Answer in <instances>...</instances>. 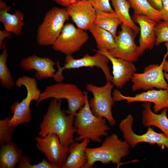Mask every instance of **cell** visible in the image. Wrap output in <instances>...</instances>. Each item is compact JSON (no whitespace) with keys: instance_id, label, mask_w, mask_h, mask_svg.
<instances>
[{"instance_id":"cell-11","label":"cell","mask_w":168,"mask_h":168,"mask_svg":"<svg viewBox=\"0 0 168 168\" xmlns=\"http://www.w3.org/2000/svg\"><path fill=\"white\" fill-rule=\"evenodd\" d=\"M138 33L125 24H121V30L114 38L116 46L108 51L113 56L134 62L144 53L136 44L134 39Z\"/></svg>"},{"instance_id":"cell-18","label":"cell","mask_w":168,"mask_h":168,"mask_svg":"<svg viewBox=\"0 0 168 168\" xmlns=\"http://www.w3.org/2000/svg\"><path fill=\"white\" fill-rule=\"evenodd\" d=\"M133 21L140 26L139 47L143 52L152 49L155 45L156 35L155 27L158 22L149 17L143 15L133 13L131 17Z\"/></svg>"},{"instance_id":"cell-15","label":"cell","mask_w":168,"mask_h":168,"mask_svg":"<svg viewBox=\"0 0 168 168\" xmlns=\"http://www.w3.org/2000/svg\"><path fill=\"white\" fill-rule=\"evenodd\" d=\"M65 8L78 28L85 31L88 30L94 24L96 10L88 0H82Z\"/></svg>"},{"instance_id":"cell-30","label":"cell","mask_w":168,"mask_h":168,"mask_svg":"<svg viewBox=\"0 0 168 168\" xmlns=\"http://www.w3.org/2000/svg\"><path fill=\"white\" fill-rule=\"evenodd\" d=\"M96 11L115 13L111 7L109 0H88Z\"/></svg>"},{"instance_id":"cell-27","label":"cell","mask_w":168,"mask_h":168,"mask_svg":"<svg viewBox=\"0 0 168 168\" xmlns=\"http://www.w3.org/2000/svg\"><path fill=\"white\" fill-rule=\"evenodd\" d=\"M11 117V116H9L0 120V147L12 141L15 127L9 124Z\"/></svg>"},{"instance_id":"cell-32","label":"cell","mask_w":168,"mask_h":168,"mask_svg":"<svg viewBox=\"0 0 168 168\" xmlns=\"http://www.w3.org/2000/svg\"><path fill=\"white\" fill-rule=\"evenodd\" d=\"M162 8L160 13L162 20L168 21V0H162Z\"/></svg>"},{"instance_id":"cell-23","label":"cell","mask_w":168,"mask_h":168,"mask_svg":"<svg viewBox=\"0 0 168 168\" xmlns=\"http://www.w3.org/2000/svg\"><path fill=\"white\" fill-rule=\"evenodd\" d=\"M94 37L98 50L108 51L114 48L116 44L112 35L108 30L94 24L88 30Z\"/></svg>"},{"instance_id":"cell-6","label":"cell","mask_w":168,"mask_h":168,"mask_svg":"<svg viewBox=\"0 0 168 168\" xmlns=\"http://www.w3.org/2000/svg\"><path fill=\"white\" fill-rule=\"evenodd\" d=\"M69 17L65 8L55 7L48 11L38 26L36 37L38 44L42 46L53 45Z\"/></svg>"},{"instance_id":"cell-12","label":"cell","mask_w":168,"mask_h":168,"mask_svg":"<svg viewBox=\"0 0 168 168\" xmlns=\"http://www.w3.org/2000/svg\"><path fill=\"white\" fill-rule=\"evenodd\" d=\"M89 38L85 31L71 23L64 25L61 34L52 45L53 49L66 55H72L79 51Z\"/></svg>"},{"instance_id":"cell-26","label":"cell","mask_w":168,"mask_h":168,"mask_svg":"<svg viewBox=\"0 0 168 168\" xmlns=\"http://www.w3.org/2000/svg\"><path fill=\"white\" fill-rule=\"evenodd\" d=\"M8 56L7 49L5 48L0 55V81L2 87L9 89L15 86V83L7 65Z\"/></svg>"},{"instance_id":"cell-8","label":"cell","mask_w":168,"mask_h":168,"mask_svg":"<svg viewBox=\"0 0 168 168\" xmlns=\"http://www.w3.org/2000/svg\"><path fill=\"white\" fill-rule=\"evenodd\" d=\"M165 45L167 47V52L160 64L149 65L144 68L143 72H135L133 74L131 79L133 91L141 90L147 91L154 88L167 89L168 84L165 80L163 69L164 62L168 55V43H166Z\"/></svg>"},{"instance_id":"cell-10","label":"cell","mask_w":168,"mask_h":168,"mask_svg":"<svg viewBox=\"0 0 168 168\" xmlns=\"http://www.w3.org/2000/svg\"><path fill=\"white\" fill-rule=\"evenodd\" d=\"M134 120L133 116L129 114L120 121L119 125L124 140L132 148H134L138 143L144 142L151 145L156 144L163 148L166 147L168 150V138L164 133H157L151 127H149L145 133L141 135L137 134L133 130Z\"/></svg>"},{"instance_id":"cell-5","label":"cell","mask_w":168,"mask_h":168,"mask_svg":"<svg viewBox=\"0 0 168 168\" xmlns=\"http://www.w3.org/2000/svg\"><path fill=\"white\" fill-rule=\"evenodd\" d=\"M50 98L67 100L68 104V114L75 115L85 104L86 91L83 92L74 84L58 82L45 88L41 93L36 105Z\"/></svg>"},{"instance_id":"cell-14","label":"cell","mask_w":168,"mask_h":168,"mask_svg":"<svg viewBox=\"0 0 168 168\" xmlns=\"http://www.w3.org/2000/svg\"><path fill=\"white\" fill-rule=\"evenodd\" d=\"M114 102L125 100L128 104L139 101L152 102L154 104L153 112L157 113L164 109L168 108V90L152 89L136 94L133 96L123 95L119 91L114 89L112 93Z\"/></svg>"},{"instance_id":"cell-9","label":"cell","mask_w":168,"mask_h":168,"mask_svg":"<svg viewBox=\"0 0 168 168\" xmlns=\"http://www.w3.org/2000/svg\"><path fill=\"white\" fill-rule=\"evenodd\" d=\"M96 54L91 56L86 54L83 57L79 59H75L72 55H66L64 64L63 67L59 65L58 62L57 63L58 69L54 77L57 82H62L64 79L62 75L64 69L77 68L82 67H96L100 68L103 72L107 82H112L113 76L110 73V69L108 66L110 61L105 55L97 51Z\"/></svg>"},{"instance_id":"cell-7","label":"cell","mask_w":168,"mask_h":168,"mask_svg":"<svg viewBox=\"0 0 168 168\" xmlns=\"http://www.w3.org/2000/svg\"><path fill=\"white\" fill-rule=\"evenodd\" d=\"M113 86L112 82H109L102 86L91 83L86 86V90L93 95V97L89 101L92 113L97 117L105 118L112 126L116 124L112 112L114 102L111 93Z\"/></svg>"},{"instance_id":"cell-36","label":"cell","mask_w":168,"mask_h":168,"mask_svg":"<svg viewBox=\"0 0 168 168\" xmlns=\"http://www.w3.org/2000/svg\"><path fill=\"white\" fill-rule=\"evenodd\" d=\"M163 71L168 73V61L166 59L163 65Z\"/></svg>"},{"instance_id":"cell-16","label":"cell","mask_w":168,"mask_h":168,"mask_svg":"<svg viewBox=\"0 0 168 168\" xmlns=\"http://www.w3.org/2000/svg\"><path fill=\"white\" fill-rule=\"evenodd\" d=\"M98 51L106 56L112 63L113 75L112 84L118 88L122 89L137 71L134 63L114 57L107 50Z\"/></svg>"},{"instance_id":"cell-33","label":"cell","mask_w":168,"mask_h":168,"mask_svg":"<svg viewBox=\"0 0 168 168\" xmlns=\"http://www.w3.org/2000/svg\"><path fill=\"white\" fill-rule=\"evenodd\" d=\"M10 32L4 29V30H0V48L3 49L5 48V46L3 43V40L6 38H10L11 35Z\"/></svg>"},{"instance_id":"cell-22","label":"cell","mask_w":168,"mask_h":168,"mask_svg":"<svg viewBox=\"0 0 168 168\" xmlns=\"http://www.w3.org/2000/svg\"><path fill=\"white\" fill-rule=\"evenodd\" d=\"M10 9L9 6L5 9H0V21L3 24L5 30L19 35L22 33V28L24 26L23 22L24 14L19 10L10 14L8 12Z\"/></svg>"},{"instance_id":"cell-24","label":"cell","mask_w":168,"mask_h":168,"mask_svg":"<svg viewBox=\"0 0 168 168\" xmlns=\"http://www.w3.org/2000/svg\"><path fill=\"white\" fill-rule=\"evenodd\" d=\"M116 15L125 24L132 28L138 34L140 31V28L137 26L131 17L129 10L130 4L127 0H110Z\"/></svg>"},{"instance_id":"cell-35","label":"cell","mask_w":168,"mask_h":168,"mask_svg":"<svg viewBox=\"0 0 168 168\" xmlns=\"http://www.w3.org/2000/svg\"><path fill=\"white\" fill-rule=\"evenodd\" d=\"M155 9L161 11L162 8V0H147Z\"/></svg>"},{"instance_id":"cell-34","label":"cell","mask_w":168,"mask_h":168,"mask_svg":"<svg viewBox=\"0 0 168 168\" xmlns=\"http://www.w3.org/2000/svg\"><path fill=\"white\" fill-rule=\"evenodd\" d=\"M82 0H54L57 4L65 7Z\"/></svg>"},{"instance_id":"cell-25","label":"cell","mask_w":168,"mask_h":168,"mask_svg":"<svg viewBox=\"0 0 168 168\" xmlns=\"http://www.w3.org/2000/svg\"><path fill=\"white\" fill-rule=\"evenodd\" d=\"M127 0L134 10L133 13L147 16L158 22L162 20L160 12L153 8L147 0Z\"/></svg>"},{"instance_id":"cell-3","label":"cell","mask_w":168,"mask_h":168,"mask_svg":"<svg viewBox=\"0 0 168 168\" xmlns=\"http://www.w3.org/2000/svg\"><path fill=\"white\" fill-rule=\"evenodd\" d=\"M87 92L86 91L85 104L75 115L74 125L77 129L75 142H80L88 138L94 142L101 143L102 136H107L110 128L105 119L96 117L92 113L89 105Z\"/></svg>"},{"instance_id":"cell-20","label":"cell","mask_w":168,"mask_h":168,"mask_svg":"<svg viewBox=\"0 0 168 168\" xmlns=\"http://www.w3.org/2000/svg\"><path fill=\"white\" fill-rule=\"evenodd\" d=\"M90 140L86 138L81 142H75L68 146V156L62 168H83L87 161L86 149Z\"/></svg>"},{"instance_id":"cell-31","label":"cell","mask_w":168,"mask_h":168,"mask_svg":"<svg viewBox=\"0 0 168 168\" xmlns=\"http://www.w3.org/2000/svg\"><path fill=\"white\" fill-rule=\"evenodd\" d=\"M122 23L121 21L118 17L114 18L111 23L108 31L113 35L114 38L117 36V30L118 27Z\"/></svg>"},{"instance_id":"cell-13","label":"cell","mask_w":168,"mask_h":168,"mask_svg":"<svg viewBox=\"0 0 168 168\" xmlns=\"http://www.w3.org/2000/svg\"><path fill=\"white\" fill-rule=\"evenodd\" d=\"M37 149L44 154L46 160L57 168H62L67 157L68 146L63 145L54 133L43 137H35Z\"/></svg>"},{"instance_id":"cell-19","label":"cell","mask_w":168,"mask_h":168,"mask_svg":"<svg viewBox=\"0 0 168 168\" xmlns=\"http://www.w3.org/2000/svg\"><path fill=\"white\" fill-rule=\"evenodd\" d=\"M150 102H144L142 105L143 110L142 111V122L145 127L156 126L163 132L168 138V118L167 113L168 108L163 109L160 114H157L151 109Z\"/></svg>"},{"instance_id":"cell-2","label":"cell","mask_w":168,"mask_h":168,"mask_svg":"<svg viewBox=\"0 0 168 168\" xmlns=\"http://www.w3.org/2000/svg\"><path fill=\"white\" fill-rule=\"evenodd\" d=\"M130 147L125 140H122L113 133L106 136L100 146L86 148L87 161L83 168H92L97 162L104 165L111 163L119 167L122 165V159L129 155Z\"/></svg>"},{"instance_id":"cell-28","label":"cell","mask_w":168,"mask_h":168,"mask_svg":"<svg viewBox=\"0 0 168 168\" xmlns=\"http://www.w3.org/2000/svg\"><path fill=\"white\" fill-rule=\"evenodd\" d=\"M118 17L115 13L96 11V17L94 24L108 31L113 20Z\"/></svg>"},{"instance_id":"cell-4","label":"cell","mask_w":168,"mask_h":168,"mask_svg":"<svg viewBox=\"0 0 168 168\" xmlns=\"http://www.w3.org/2000/svg\"><path fill=\"white\" fill-rule=\"evenodd\" d=\"M15 85L19 87L24 86L26 88L27 94L21 102H15L10 107L13 115L9 123L14 127L30 121L31 116L30 104L33 100L37 101L41 93L38 88L36 79L27 76L19 77L16 81Z\"/></svg>"},{"instance_id":"cell-29","label":"cell","mask_w":168,"mask_h":168,"mask_svg":"<svg viewBox=\"0 0 168 168\" xmlns=\"http://www.w3.org/2000/svg\"><path fill=\"white\" fill-rule=\"evenodd\" d=\"M156 35L155 45L158 46L163 42L168 43V21H160L155 27Z\"/></svg>"},{"instance_id":"cell-17","label":"cell","mask_w":168,"mask_h":168,"mask_svg":"<svg viewBox=\"0 0 168 168\" xmlns=\"http://www.w3.org/2000/svg\"><path fill=\"white\" fill-rule=\"evenodd\" d=\"M56 64L57 63L51 58L40 57L35 54L23 58L20 63L21 67L26 71L35 70V77L38 80L53 77L56 72L54 68Z\"/></svg>"},{"instance_id":"cell-1","label":"cell","mask_w":168,"mask_h":168,"mask_svg":"<svg viewBox=\"0 0 168 168\" xmlns=\"http://www.w3.org/2000/svg\"><path fill=\"white\" fill-rule=\"evenodd\" d=\"M62 103V99L54 98L51 101L40 124L38 135L43 137L55 134L63 145L69 146L75 142L73 137L77 131L74 125L75 115L66 114L61 109Z\"/></svg>"},{"instance_id":"cell-37","label":"cell","mask_w":168,"mask_h":168,"mask_svg":"<svg viewBox=\"0 0 168 168\" xmlns=\"http://www.w3.org/2000/svg\"><path fill=\"white\" fill-rule=\"evenodd\" d=\"M164 75L165 79H166L168 82V88L167 90H168V73L165 72H164Z\"/></svg>"},{"instance_id":"cell-21","label":"cell","mask_w":168,"mask_h":168,"mask_svg":"<svg viewBox=\"0 0 168 168\" xmlns=\"http://www.w3.org/2000/svg\"><path fill=\"white\" fill-rule=\"evenodd\" d=\"M22 150L11 141L1 147L0 168H14L18 164L23 155Z\"/></svg>"}]
</instances>
